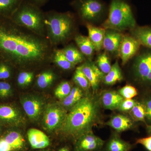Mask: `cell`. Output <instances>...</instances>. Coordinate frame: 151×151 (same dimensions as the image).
Segmentation results:
<instances>
[{"label":"cell","instance_id":"6da1fadb","mask_svg":"<svg viewBox=\"0 0 151 151\" xmlns=\"http://www.w3.org/2000/svg\"><path fill=\"white\" fill-rule=\"evenodd\" d=\"M51 45L46 37L18 25L12 27L3 25L0 50L17 65L23 67L45 62L51 57Z\"/></svg>","mask_w":151,"mask_h":151},{"label":"cell","instance_id":"7a4b0ae2","mask_svg":"<svg viewBox=\"0 0 151 151\" xmlns=\"http://www.w3.org/2000/svg\"><path fill=\"white\" fill-rule=\"evenodd\" d=\"M100 100L91 95L83 97L67 113L60 129L68 137L76 140L81 135L92 131L100 122Z\"/></svg>","mask_w":151,"mask_h":151},{"label":"cell","instance_id":"3957f363","mask_svg":"<svg viewBox=\"0 0 151 151\" xmlns=\"http://www.w3.org/2000/svg\"><path fill=\"white\" fill-rule=\"evenodd\" d=\"M45 15L47 37L51 45L63 43L70 37L74 27L73 17L69 13L50 12Z\"/></svg>","mask_w":151,"mask_h":151},{"label":"cell","instance_id":"277c9868","mask_svg":"<svg viewBox=\"0 0 151 151\" xmlns=\"http://www.w3.org/2000/svg\"><path fill=\"white\" fill-rule=\"evenodd\" d=\"M14 14L17 25L37 35L46 37L45 15L40 8L24 1Z\"/></svg>","mask_w":151,"mask_h":151},{"label":"cell","instance_id":"5b68a950","mask_svg":"<svg viewBox=\"0 0 151 151\" xmlns=\"http://www.w3.org/2000/svg\"><path fill=\"white\" fill-rule=\"evenodd\" d=\"M136 25V20L130 5L124 0H111L109 15L103 23V28L121 32L133 30Z\"/></svg>","mask_w":151,"mask_h":151},{"label":"cell","instance_id":"8992f818","mask_svg":"<svg viewBox=\"0 0 151 151\" xmlns=\"http://www.w3.org/2000/svg\"><path fill=\"white\" fill-rule=\"evenodd\" d=\"M67 114V110L60 103H50L46 105L42 116L44 129L49 132L60 130Z\"/></svg>","mask_w":151,"mask_h":151},{"label":"cell","instance_id":"52a82bcc","mask_svg":"<svg viewBox=\"0 0 151 151\" xmlns=\"http://www.w3.org/2000/svg\"><path fill=\"white\" fill-rule=\"evenodd\" d=\"M133 70L138 82L151 86V50L142 52L138 55L134 62Z\"/></svg>","mask_w":151,"mask_h":151},{"label":"cell","instance_id":"ba28073f","mask_svg":"<svg viewBox=\"0 0 151 151\" xmlns=\"http://www.w3.org/2000/svg\"><path fill=\"white\" fill-rule=\"evenodd\" d=\"M74 5L80 17L87 21L99 18L105 11V6L100 0H76Z\"/></svg>","mask_w":151,"mask_h":151},{"label":"cell","instance_id":"9c48e42d","mask_svg":"<svg viewBox=\"0 0 151 151\" xmlns=\"http://www.w3.org/2000/svg\"><path fill=\"white\" fill-rule=\"evenodd\" d=\"M25 122L23 113L16 106L11 104H0V126L19 127L23 126Z\"/></svg>","mask_w":151,"mask_h":151},{"label":"cell","instance_id":"30bf717a","mask_svg":"<svg viewBox=\"0 0 151 151\" xmlns=\"http://www.w3.org/2000/svg\"><path fill=\"white\" fill-rule=\"evenodd\" d=\"M20 102L25 113L31 121L37 122L42 117L46 105L42 98L36 95L22 96Z\"/></svg>","mask_w":151,"mask_h":151},{"label":"cell","instance_id":"8fae6325","mask_svg":"<svg viewBox=\"0 0 151 151\" xmlns=\"http://www.w3.org/2000/svg\"><path fill=\"white\" fill-rule=\"evenodd\" d=\"M26 149V141L19 130H9L0 136V151H24Z\"/></svg>","mask_w":151,"mask_h":151},{"label":"cell","instance_id":"7c38bea8","mask_svg":"<svg viewBox=\"0 0 151 151\" xmlns=\"http://www.w3.org/2000/svg\"><path fill=\"white\" fill-rule=\"evenodd\" d=\"M105 142L92 131L87 132L75 141L74 151H98L103 148Z\"/></svg>","mask_w":151,"mask_h":151},{"label":"cell","instance_id":"4fadbf2b","mask_svg":"<svg viewBox=\"0 0 151 151\" xmlns=\"http://www.w3.org/2000/svg\"><path fill=\"white\" fill-rule=\"evenodd\" d=\"M141 44L133 37L123 36L119 52L123 65L135 55L139 49Z\"/></svg>","mask_w":151,"mask_h":151},{"label":"cell","instance_id":"5bb4252c","mask_svg":"<svg viewBox=\"0 0 151 151\" xmlns=\"http://www.w3.org/2000/svg\"><path fill=\"white\" fill-rule=\"evenodd\" d=\"M79 67L89 81L93 92L97 91L105 74L92 62L88 61L84 63Z\"/></svg>","mask_w":151,"mask_h":151},{"label":"cell","instance_id":"9a60e30c","mask_svg":"<svg viewBox=\"0 0 151 151\" xmlns=\"http://www.w3.org/2000/svg\"><path fill=\"white\" fill-rule=\"evenodd\" d=\"M123 36L119 32L112 29H105L103 47L111 53L119 51Z\"/></svg>","mask_w":151,"mask_h":151},{"label":"cell","instance_id":"2e32d148","mask_svg":"<svg viewBox=\"0 0 151 151\" xmlns=\"http://www.w3.org/2000/svg\"><path fill=\"white\" fill-rule=\"evenodd\" d=\"M28 140L33 149H43L50 145L48 137L44 132L35 129H31L27 133Z\"/></svg>","mask_w":151,"mask_h":151},{"label":"cell","instance_id":"e0dca14e","mask_svg":"<svg viewBox=\"0 0 151 151\" xmlns=\"http://www.w3.org/2000/svg\"><path fill=\"white\" fill-rule=\"evenodd\" d=\"M124 99L119 92L108 91L104 92L102 94L100 102L105 109L114 110L118 109L119 105Z\"/></svg>","mask_w":151,"mask_h":151},{"label":"cell","instance_id":"ac0fdd59","mask_svg":"<svg viewBox=\"0 0 151 151\" xmlns=\"http://www.w3.org/2000/svg\"><path fill=\"white\" fill-rule=\"evenodd\" d=\"M106 124L117 132H121L131 129L133 127L134 123L132 119L127 116L116 115L112 117Z\"/></svg>","mask_w":151,"mask_h":151},{"label":"cell","instance_id":"d6986e66","mask_svg":"<svg viewBox=\"0 0 151 151\" xmlns=\"http://www.w3.org/2000/svg\"><path fill=\"white\" fill-rule=\"evenodd\" d=\"M89 39L95 47V50L99 51L103 47V40L105 29L103 28L97 27L89 24H87Z\"/></svg>","mask_w":151,"mask_h":151},{"label":"cell","instance_id":"ffe728a7","mask_svg":"<svg viewBox=\"0 0 151 151\" xmlns=\"http://www.w3.org/2000/svg\"><path fill=\"white\" fill-rule=\"evenodd\" d=\"M133 146L117 134L113 135L105 146V151H130Z\"/></svg>","mask_w":151,"mask_h":151},{"label":"cell","instance_id":"44dd1931","mask_svg":"<svg viewBox=\"0 0 151 151\" xmlns=\"http://www.w3.org/2000/svg\"><path fill=\"white\" fill-rule=\"evenodd\" d=\"M133 37L143 46L151 49V27H138L132 30Z\"/></svg>","mask_w":151,"mask_h":151},{"label":"cell","instance_id":"7402d4cb","mask_svg":"<svg viewBox=\"0 0 151 151\" xmlns=\"http://www.w3.org/2000/svg\"><path fill=\"white\" fill-rule=\"evenodd\" d=\"M75 41L81 53L85 56L91 58L95 48L89 37L82 35H77L75 38Z\"/></svg>","mask_w":151,"mask_h":151},{"label":"cell","instance_id":"603a6c76","mask_svg":"<svg viewBox=\"0 0 151 151\" xmlns=\"http://www.w3.org/2000/svg\"><path fill=\"white\" fill-rule=\"evenodd\" d=\"M83 97L82 89L78 86H75L71 89L69 94L62 100L60 104L67 110L75 105Z\"/></svg>","mask_w":151,"mask_h":151},{"label":"cell","instance_id":"cb8c5ba5","mask_svg":"<svg viewBox=\"0 0 151 151\" xmlns=\"http://www.w3.org/2000/svg\"><path fill=\"white\" fill-rule=\"evenodd\" d=\"M61 50L68 60L75 66L85 59L84 55L75 47L69 45Z\"/></svg>","mask_w":151,"mask_h":151},{"label":"cell","instance_id":"d4e9b609","mask_svg":"<svg viewBox=\"0 0 151 151\" xmlns=\"http://www.w3.org/2000/svg\"><path fill=\"white\" fill-rule=\"evenodd\" d=\"M122 70L119 66V63L116 61L112 65L110 71L105 75L103 78L104 84L107 85H112L116 84L117 81H120L123 79Z\"/></svg>","mask_w":151,"mask_h":151},{"label":"cell","instance_id":"484cf974","mask_svg":"<svg viewBox=\"0 0 151 151\" xmlns=\"http://www.w3.org/2000/svg\"><path fill=\"white\" fill-rule=\"evenodd\" d=\"M55 79V74L52 70H45L38 75L37 84L40 89H46L51 86Z\"/></svg>","mask_w":151,"mask_h":151},{"label":"cell","instance_id":"4316f807","mask_svg":"<svg viewBox=\"0 0 151 151\" xmlns=\"http://www.w3.org/2000/svg\"><path fill=\"white\" fill-rule=\"evenodd\" d=\"M53 60L58 66L63 70H70L75 67V65L68 60L61 50H56L55 52Z\"/></svg>","mask_w":151,"mask_h":151},{"label":"cell","instance_id":"83f0119b","mask_svg":"<svg viewBox=\"0 0 151 151\" xmlns=\"http://www.w3.org/2000/svg\"><path fill=\"white\" fill-rule=\"evenodd\" d=\"M24 0H0V14L14 13Z\"/></svg>","mask_w":151,"mask_h":151},{"label":"cell","instance_id":"f1b7e54d","mask_svg":"<svg viewBox=\"0 0 151 151\" xmlns=\"http://www.w3.org/2000/svg\"><path fill=\"white\" fill-rule=\"evenodd\" d=\"M73 80L77 86L83 90H88L91 87L89 81L79 67H77L76 70Z\"/></svg>","mask_w":151,"mask_h":151},{"label":"cell","instance_id":"f546056e","mask_svg":"<svg viewBox=\"0 0 151 151\" xmlns=\"http://www.w3.org/2000/svg\"><path fill=\"white\" fill-rule=\"evenodd\" d=\"M130 113L132 118L135 121L145 122L146 113L144 104L136 102L134 106L130 111Z\"/></svg>","mask_w":151,"mask_h":151},{"label":"cell","instance_id":"4dcf8cb0","mask_svg":"<svg viewBox=\"0 0 151 151\" xmlns=\"http://www.w3.org/2000/svg\"><path fill=\"white\" fill-rule=\"evenodd\" d=\"M97 63V67L104 74L108 73L112 67L109 57L105 52L98 56Z\"/></svg>","mask_w":151,"mask_h":151},{"label":"cell","instance_id":"1f68e13d","mask_svg":"<svg viewBox=\"0 0 151 151\" xmlns=\"http://www.w3.org/2000/svg\"><path fill=\"white\" fill-rule=\"evenodd\" d=\"M71 89V85L69 82L63 81L56 87L55 90V95L58 99L62 100L69 94Z\"/></svg>","mask_w":151,"mask_h":151},{"label":"cell","instance_id":"d6a6232c","mask_svg":"<svg viewBox=\"0 0 151 151\" xmlns=\"http://www.w3.org/2000/svg\"><path fill=\"white\" fill-rule=\"evenodd\" d=\"M34 78V73L32 71H22L19 73L17 83L20 87H26L31 84Z\"/></svg>","mask_w":151,"mask_h":151},{"label":"cell","instance_id":"836d02e7","mask_svg":"<svg viewBox=\"0 0 151 151\" xmlns=\"http://www.w3.org/2000/svg\"><path fill=\"white\" fill-rule=\"evenodd\" d=\"M119 93L124 99H132L137 95V89L134 86L127 85L119 89Z\"/></svg>","mask_w":151,"mask_h":151},{"label":"cell","instance_id":"e575fe53","mask_svg":"<svg viewBox=\"0 0 151 151\" xmlns=\"http://www.w3.org/2000/svg\"><path fill=\"white\" fill-rule=\"evenodd\" d=\"M12 94L13 89L11 84L6 81H0V97L5 99Z\"/></svg>","mask_w":151,"mask_h":151},{"label":"cell","instance_id":"d590c367","mask_svg":"<svg viewBox=\"0 0 151 151\" xmlns=\"http://www.w3.org/2000/svg\"><path fill=\"white\" fill-rule=\"evenodd\" d=\"M136 102L134 100L132 99H124L119 105L118 109L121 112L130 111L134 106Z\"/></svg>","mask_w":151,"mask_h":151},{"label":"cell","instance_id":"8d00e7d4","mask_svg":"<svg viewBox=\"0 0 151 151\" xmlns=\"http://www.w3.org/2000/svg\"><path fill=\"white\" fill-rule=\"evenodd\" d=\"M11 70L8 65L4 63L0 64V79H6L11 76Z\"/></svg>","mask_w":151,"mask_h":151},{"label":"cell","instance_id":"74e56055","mask_svg":"<svg viewBox=\"0 0 151 151\" xmlns=\"http://www.w3.org/2000/svg\"><path fill=\"white\" fill-rule=\"evenodd\" d=\"M136 144H140L144 146L148 151H151V136L138 139L136 141Z\"/></svg>","mask_w":151,"mask_h":151},{"label":"cell","instance_id":"f35d334b","mask_svg":"<svg viewBox=\"0 0 151 151\" xmlns=\"http://www.w3.org/2000/svg\"><path fill=\"white\" fill-rule=\"evenodd\" d=\"M143 104L145 109L146 118L151 122V97L147 99Z\"/></svg>","mask_w":151,"mask_h":151},{"label":"cell","instance_id":"ab89813d","mask_svg":"<svg viewBox=\"0 0 151 151\" xmlns=\"http://www.w3.org/2000/svg\"><path fill=\"white\" fill-rule=\"evenodd\" d=\"M49 0H28L27 1L40 8V7L44 5Z\"/></svg>","mask_w":151,"mask_h":151},{"label":"cell","instance_id":"60d3db41","mask_svg":"<svg viewBox=\"0 0 151 151\" xmlns=\"http://www.w3.org/2000/svg\"><path fill=\"white\" fill-rule=\"evenodd\" d=\"M58 151H70V150L67 146H65L60 149Z\"/></svg>","mask_w":151,"mask_h":151},{"label":"cell","instance_id":"b9f144b4","mask_svg":"<svg viewBox=\"0 0 151 151\" xmlns=\"http://www.w3.org/2000/svg\"><path fill=\"white\" fill-rule=\"evenodd\" d=\"M147 128L148 133L151 135V125H147Z\"/></svg>","mask_w":151,"mask_h":151},{"label":"cell","instance_id":"7bdbcfd3","mask_svg":"<svg viewBox=\"0 0 151 151\" xmlns=\"http://www.w3.org/2000/svg\"><path fill=\"white\" fill-rule=\"evenodd\" d=\"M1 126H0V134H1V132L2 129H1Z\"/></svg>","mask_w":151,"mask_h":151},{"label":"cell","instance_id":"ee69618b","mask_svg":"<svg viewBox=\"0 0 151 151\" xmlns=\"http://www.w3.org/2000/svg\"><path fill=\"white\" fill-rule=\"evenodd\" d=\"M40 151H50V150H41Z\"/></svg>","mask_w":151,"mask_h":151}]
</instances>
